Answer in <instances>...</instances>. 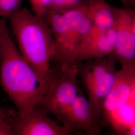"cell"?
Instances as JSON below:
<instances>
[{
	"mask_svg": "<svg viewBox=\"0 0 135 135\" xmlns=\"http://www.w3.org/2000/svg\"><path fill=\"white\" fill-rule=\"evenodd\" d=\"M0 79L2 85L21 115L38 105L48 86L39 77L15 45L6 19L0 18Z\"/></svg>",
	"mask_w": 135,
	"mask_h": 135,
	"instance_id": "cell-1",
	"label": "cell"
},
{
	"mask_svg": "<svg viewBox=\"0 0 135 135\" xmlns=\"http://www.w3.org/2000/svg\"><path fill=\"white\" fill-rule=\"evenodd\" d=\"M122 4L125 7H134L135 0H120Z\"/></svg>",
	"mask_w": 135,
	"mask_h": 135,
	"instance_id": "cell-18",
	"label": "cell"
},
{
	"mask_svg": "<svg viewBox=\"0 0 135 135\" xmlns=\"http://www.w3.org/2000/svg\"><path fill=\"white\" fill-rule=\"evenodd\" d=\"M62 14L71 29L79 48L92 26L87 6L68 11Z\"/></svg>",
	"mask_w": 135,
	"mask_h": 135,
	"instance_id": "cell-12",
	"label": "cell"
},
{
	"mask_svg": "<svg viewBox=\"0 0 135 135\" xmlns=\"http://www.w3.org/2000/svg\"><path fill=\"white\" fill-rule=\"evenodd\" d=\"M37 105L26 115L17 113L11 122L14 135H68L73 132L49 117Z\"/></svg>",
	"mask_w": 135,
	"mask_h": 135,
	"instance_id": "cell-7",
	"label": "cell"
},
{
	"mask_svg": "<svg viewBox=\"0 0 135 135\" xmlns=\"http://www.w3.org/2000/svg\"><path fill=\"white\" fill-rule=\"evenodd\" d=\"M0 135H14L12 123L6 119L3 112L0 113Z\"/></svg>",
	"mask_w": 135,
	"mask_h": 135,
	"instance_id": "cell-17",
	"label": "cell"
},
{
	"mask_svg": "<svg viewBox=\"0 0 135 135\" xmlns=\"http://www.w3.org/2000/svg\"><path fill=\"white\" fill-rule=\"evenodd\" d=\"M116 62L110 55L76 64L78 76L87 93L88 100L100 120L104 102L116 80Z\"/></svg>",
	"mask_w": 135,
	"mask_h": 135,
	"instance_id": "cell-3",
	"label": "cell"
},
{
	"mask_svg": "<svg viewBox=\"0 0 135 135\" xmlns=\"http://www.w3.org/2000/svg\"><path fill=\"white\" fill-rule=\"evenodd\" d=\"M108 124L120 135H135V97L112 113Z\"/></svg>",
	"mask_w": 135,
	"mask_h": 135,
	"instance_id": "cell-11",
	"label": "cell"
},
{
	"mask_svg": "<svg viewBox=\"0 0 135 135\" xmlns=\"http://www.w3.org/2000/svg\"><path fill=\"white\" fill-rule=\"evenodd\" d=\"M59 122L73 132L82 130L90 135H100L102 133L100 119L82 92Z\"/></svg>",
	"mask_w": 135,
	"mask_h": 135,
	"instance_id": "cell-8",
	"label": "cell"
},
{
	"mask_svg": "<svg viewBox=\"0 0 135 135\" xmlns=\"http://www.w3.org/2000/svg\"><path fill=\"white\" fill-rule=\"evenodd\" d=\"M135 97V64L121 67L118 70L116 80L105 99L101 116L108 124L113 112Z\"/></svg>",
	"mask_w": 135,
	"mask_h": 135,
	"instance_id": "cell-9",
	"label": "cell"
},
{
	"mask_svg": "<svg viewBox=\"0 0 135 135\" xmlns=\"http://www.w3.org/2000/svg\"><path fill=\"white\" fill-rule=\"evenodd\" d=\"M44 18L53 37L55 45L54 59L60 64L76 66L79 45L63 14L48 11Z\"/></svg>",
	"mask_w": 135,
	"mask_h": 135,
	"instance_id": "cell-6",
	"label": "cell"
},
{
	"mask_svg": "<svg viewBox=\"0 0 135 135\" xmlns=\"http://www.w3.org/2000/svg\"><path fill=\"white\" fill-rule=\"evenodd\" d=\"M23 0H0V18L8 19L21 9Z\"/></svg>",
	"mask_w": 135,
	"mask_h": 135,
	"instance_id": "cell-15",
	"label": "cell"
},
{
	"mask_svg": "<svg viewBox=\"0 0 135 135\" xmlns=\"http://www.w3.org/2000/svg\"><path fill=\"white\" fill-rule=\"evenodd\" d=\"M0 57H1V39H0Z\"/></svg>",
	"mask_w": 135,
	"mask_h": 135,
	"instance_id": "cell-19",
	"label": "cell"
},
{
	"mask_svg": "<svg viewBox=\"0 0 135 135\" xmlns=\"http://www.w3.org/2000/svg\"><path fill=\"white\" fill-rule=\"evenodd\" d=\"M87 8L92 26L106 30L114 27L113 7L105 0H87Z\"/></svg>",
	"mask_w": 135,
	"mask_h": 135,
	"instance_id": "cell-13",
	"label": "cell"
},
{
	"mask_svg": "<svg viewBox=\"0 0 135 135\" xmlns=\"http://www.w3.org/2000/svg\"><path fill=\"white\" fill-rule=\"evenodd\" d=\"M32 12L39 17L44 18L48 11L52 0H29Z\"/></svg>",
	"mask_w": 135,
	"mask_h": 135,
	"instance_id": "cell-16",
	"label": "cell"
},
{
	"mask_svg": "<svg viewBox=\"0 0 135 135\" xmlns=\"http://www.w3.org/2000/svg\"><path fill=\"white\" fill-rule=\"evenodd\" d=\"M2 112V110H1V108H0V113H1V112Z\"/></svg>",
	"mask_w": 135,
	"mask_h": 135,
	"instance_id": "cell-20",
	"label": "cell"
},
{
	"mask_svg": "<svg viewBox=\"0 0 135 135\" xmlns=\"http://www.w3.org/2000/svg\"><path fill=\"white\" fill-rule=\"evenodd\" d=\"M8 19L20 52L49 86L55 45L48 24L44 18L37 16L27 9H20Z\"/></svg>",
	"mask_w": 135,
	"mask_h": 135,
	"instance_id": "cell-2",
	"label": "cell"
},
{
	"mask_svg": "<svg viewBox=\"0 0 135 135\" xmlns=\"http://www.w3.org/2000/svg\"><path fill=\"white\" fill-rule=\"evenodd\" d=\"M115 42L114 27L105 31L91 28L78 49L77 63L109 56L114 51Z\"/></svg>",
	"mask_w": 135,
	"mask_h": 135,
	"instance_id": "cell-10",
	"label": "cell"
},
{
	"mask_svg": "<svg viewBox=\"0 0 135 135\" xmlns=\"http://www.w3.org/2000/svg\"><path fill=\"white\" fill-rule=\"evenodd\" d=\"M77 76L76 66L60 64L57 71L52 69L51 81L38 106L60 121L82 92Z\"/></svg>",
	"mask_w": 135,
	"mask_h": 135,
	"instance_id": "cell-4",
	"label": "cell"
},
{
	"mask_svg": "<svg viewBox=\"0 0 135 135\" xmlns=\"http://www.w3.org/2000/svg\"><path fill=\"white\" fill-rule=\"evenodd\" d=\"M87 4V0H52L48 11L62 14Z\"/></svg>",
	"mask_w": 135,
	"mask_h": 135,
	"instance_id": "cell-14",
	"label": "cell"
},
{
	"mask_svg": "<svg viewBox=\"0 0 135 135\" xmlns=\"http://www.w3.org/2000/svg\"><path fill=\"white\" fill-rule=\"evenodd\" d=\"M116 33L115 48L111 55L121 67L135 64V11L132 8L113 7Z\"/></svg>",
	"mask_w": 135,
	"mask_h": 135,
	"instance_id": "cell-5",
	"label": "cell"
}]
</instances>
